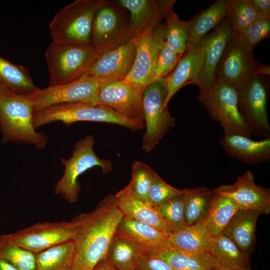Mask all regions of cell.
<instances>
[{"mask_svg":"<svg viewBox=\"0 0 270 270\" xmlns=\"http://www.w3.org/2000/svg\"><path fill=\"white\" fill-rule=\"evenodd\" d=\"M123 216L112 194L106 196L92 211L75 216L72 220L76 228L72 240L75 248L74 266L92 270L106 256Z\"/></svg>","mask_w":270,"mask_h":270,"instance_id":"6da1fadb","label":"cell"},{"mask_svg":"<svg viewBox=\"0 0 270 270\" xmlns=\"http://www.w3.org/2000/svg\"><path fill=\"white\" fill-rule=\"evenodd\" d=\"M35 102L32 94L8 92L0 95V128L2 142L32 144L44 148L46 136L34 126Z\"/></svg>","mask_w":270,"mask_h":270,"instance_id":"7a4b0ae2","label":"cell"},{"mask_svg":"<svg viewBox=\"0 0 270 270\" xmlns=\"http://www.w3.org/2000/svg\"><path fill=\"white\" fill-rule=\"evenodd\" d=\"M97 56L92 44H78L52 40L45 52L48 86L80 78L88 71Z\"/></svg>","mask_w":270,"mask_h":270,"instance_id":"3957f363","label":"cell"},{"mask_svg":"<svg viewBox=\"0 0 270 270\" xmlns=\"http://www.w3.org/2000/svg\"><path fill=\"white\" fill-rule=\"evenodd\" d=\"M56 122L66 125L78 122L110 123L133 131L140 130L144 126V122L122 116L108 107L84 102L50 106L36 113L33 120L36 129Z\"/></svg>","mask_w":270,"mask_h":270,"instance_id":"277c9868","label":"cell"},{"mask_svg":"<svg viewBox=\"0 0 270 270\" xmlns=\"http://www.w3.org/2000/svg\"><path fill=\"white\" fill-rule=\"evenodd\" d=\"M197 100L214 120L218 122L224 136L239 134L252 138L250 130L240 112L238 90L228 84L216 82L200 90Z\"/></svg>","mask_w":270,"mask_h":270,"instance_id":"5b68a950","label":"cell"},{"mask_svg":"<svg viewBox=\"0 0 270 270\" xmlns=\"http://www.w3.org/2000/svg\"><path fill=\"white\" fill-rule=\"evenodd\" d=\"M105 0H76L66 5L49 24L52 40L78 44H92V22Z\"/></svg>","mask_w":270,"mask_h":270,"instance_id":"8992f818","label":"cell"},{"mask_svg":"<svg viewBox=\"0 0 270 270\" xmlns=\"http://www.w3.org/2000/svg\"><path fill=\"white\" fill-rule=\"evenodd\" d=\"M94 143L92 135L86 136L76 143L70 158L60 159L64 172L54 192L68 202L74 203L78 199L80 186L78 179L82 174L94 166L100 167L104 174L112 170L111 162L96 154L93 148Z\"/></svg>","mask_w":270,"mask_h":270,"instance_id":"52a82bcc","label":"cell"},{"mask_svg":"<svg viewBox=\"0 0 270 270\" xmlns=\"http://www.w3.org/2000/svg\"><path fill=\"white\" fill-rule=\"evenodd\" d=\"M168 93L166 78L151 82L144 88L142 108L146 131L142 137V149L151 151L174 126L175 119L168 107L164 106Z\"/></svg>","mask_w":270,"mask_h":270,"instance_id":"ba28073f","label":"cell"},{"mask_svg":"<svg viewBox=\"0 0 270 270\" xmlns=\"http://www.w3.org/2000/svg\"><path fill=\"white\" fill-rule=\"evenodd\" d=\"M116 1L105 0L94 18L91 41L97 56L130 39V17Z\"/></svg>","mask_w":270,"mask_h":270,"instance_id":"9c48e42d","label":"cell"},{"mask_svg":"<svg viewBox=\"0 0 270 270\" xmlns=\"http://www.w3.org/2000/svg\"><path fill=\"white\" fill-rule=\"evenodd\" d=\"M114 80L93 76H82L64 84L38 88L32 95L35 114L51 106L78 102L96 104L100 86Z\"/></svg>","mask_w":270,"mask_h":270,"instance_id":"30bf717a","label":"cell"},{"mask_svg":"<svg viewBox=\"0 0 270 270\" xmlns=\"http://www.w3.org/2000/svg\"><path fill=\"white\" fill-rule=\"evenodd\" d=\"M268 96V84L262 75L253 76L238 90L240 112L251 134L263 138L270 136Z\"/></svg>","mask_w":270,"mask_h":270,"instance_id":"8fae6325","label":"cell"},{"mask_svg":"<svg viewBox=\"0 0 270 270\" xmlns=\"http://www.w3.org/2000/svg\"><path fill=\"white\" fill-rule=\"evenodd\" d=\"M259 64L252 50L234 32L218 64L216 81L231 84L239 90L256 75Z\"/></svg>","mask_w":270,"mask_h":270,"instance_id":"7c38bea8","label":"cell"},{"mask_svg":"<svg viewBox=\"0 0 270 270\" xmlns=\"http://www.w3.org/2000/svg\"><path fill=\"white\" fill-rule=\"evenodd\" d=\"M76 228L64 220L38 222L12 234L20 247L35 254L56 246L72 241Z\"/></svg>","mask_w":270,"mask_h":270,"instance_id":"4fadbf2b","label":"cell"},{"mask_svg":"<svg viewBox=\"0 0 270 270\" xmlns=\"http://www.w3.org/2000/svg\"><path fill=\"white\" fill-rule=\"evenodd\" d=\"M165 24L160 22L148 33L136 41V55L132 66L122 80L144 88L150 84L160 48L165 41Z\"/></svg>","mask_w":270,"mask_h":270,"instance_id":"5bb4252c","label":"cell"},{"mask_svg":"<svg viewBox=\"0 0 270 270\" xmlns=\"http://www.w3.org/2000/svg\"><path fill=\"white\" fill-rule=\"evenodd\" d=\"M144 88L122 80L108 82L100 88L95 104L108 107L122 116L144 122Z\"/></svg>","mask_w":270,"mask_h":270,"instance_id":"9a60e30c","label":"cell"},{"mask_svg":"<svg viewBox=\"0 0 270 270\" xmlns=\"http://www.w3.org/2000/svg\"><path fill=\"white\" fill-rule=\"evenodd\" d=\"M214 190L232 200L239 209L256 210L264 214L270 212V189L256 184L250 170L239 176L233 184L220 186Z\"/></svg>","mask_w":270,"mask_h":270,"instance_id":"2e32d148","label":"cell"},{"mask_svg":"<svg viewBox=\"0 0 270 270\" xmlns=\"http://www.w3.org/2000/svg\"><path fill=\"white\" fill-rule=\"evenodd\" d=\"M234 34L229 18L202 40L204 58L201 70L194 84L204 90L216 83V69L226 47Z\"/></svg>","mask_w":270,"mask_h":270,"instance_id":"e0dca14e","label":"cell"},{"mask_svg":"<svg viewBox=\"0 0 270 270\" xmlns=\"http://www.w3.org/2000/svg\"><path fill=\"white\" fill-rule=\"evenodd\" d=\"M118 3L130 13V39L137 40L151 32L164 18L174 0H118Z\"/></svg>","mask_w":270,"mask_h":270,"instance_id":"ac0fdd59","label":"cell"},{"mask_svg":"<svg viewBox=\"0 0 270 270\" xmlns=\"http://www.w3.org/2000/svg\"><path fill=\"white\" fill-rule=\"evenodd\" d=\"M136 49V41L130 39L120 46L97 56L82 76L122 80L132 66Z\"/></svg>","mask_w":270,"mask_h":270,"instance_id":"d6986e66","label":"cell"},{"mask_svg":"<svg viewBox=\"0 0 270 270\" xmlns=\"http://www.w3.org/2000/svg\"><path fill=\"white\" fill-rule=\"evenodd\" d=\"M204 48L201 41L196 46H186L172 71L166 77L168 93L164 106L175 94L183 86L194 84L202 66Z\"/></svg>","mask_w":270,"mask_h":270,"instance_id":"ffe728a7","label":"cell"},{"mask_svg":"<svg viewBox=\"0 0 270 270\" xmlns=\"http://www.w3.org/2000/svg\"><path fill=\"white\" fill-rule=\"evenodd\" d=\"M220 144L229 156L246 164H254L270 160V138L260 140L239 134L224 136Z\"/></svg>","mask_w":270,"mask_h":270,"instance_id":"44dd1931","label":"cell"},{"mask_svg":"<svg viewBox=\"0 0 270 270\" xmlns=\"http://www.w3.org/2000/svg\"><path fill=\"white\" fill-rule=\"evenodd\" d=\"M232 0H217L188 21L187 46H196L230 17Z\"/></svg>","mask_w":270,"mask_h":270,"instance_id":"7402d4cb","label":"cell"},{"mask_svg":"<svg viewBox=\"0 0 270 270\" xmlns=\"http://www.w3.org/2000/svg\"><path fill=\"white\" fill-rule=\"evenodd\" d=\"M114 196L124 216L146 224L159 230L168 232L166 224L161 216L158 207L152 204L148 201H142L134 196L128 184Z\"/></svg>","mask_w":270,"mask_h":270,"instance_id":"603a6c76","label":"cell"},{"mask_svg":"<svg viewBox=\"0 0 270 270\" xmlns=\"http://www.w3.org/2000/svg\"><path fill=\"white\" fill-rule=\"evenodd\" d=\"M210 238L200 221L170 233L168 246L189 254L210 260L219 266L210 252Z\"/></svg>","mask_w":270,"mask_h":270,"instance_id":"cb8c5ba5","label":"cell"},{"mask_svg":"<svg viewBox=\"0 0 270 270\" xmlns=\"http://www.w3.org/2000/svg\"><path fill=\"white\" fill-rule=\"evenodd\" d=\"M261 214L256 210L238 209L222 233L249 254L254 248L256 222Z\"/></svg>","mask_w":270,"mask_h":270,"instance_id":"d4e9b609","label":"cell"},{"mask_svg":"<svg viewBox=\"0 0 270 270\" xmlns=\"http://www.w3.org/2000/svg\"><path fill=\"white\" fill-rule=\"evenodd\" d=\"M116 233L131 239L145 252L154 251L169 245V233L125 216H123L119 224Z\"/></svg>","mask_w":270,"mask_h":270,"instance_id":"484cf974","label":"cell"},{"mask_svg":"<svg viewBox=\"0 0 270 270\" xmlns=\"http://www.w3.org/2000/svg\"><path fill=\"white\" fill-rule=\"evenodd\" d=\"M210 250L220 268L239 269L250 267L249 254L242 251L222 233L210 238Z\"/></svg>","mask_w":270,"mask_h":270,"instance_id":"4316f807","label":"cell"},{"mask_svg":"<svg viewBox=\"0 0 270 270\" xmlns=\"http://www.w3.org/2000/svg\"><path fill=\"white\" fill-rule=\"evenodd\" d=\"M144 249L128 238L116 233L106 258L118 270H134Z\"/></svg>","mask_w":270,"mask_h":270,"instance_id":"83f0119b","label":"cell"},{"mask_svg":"<svg viewBox=\"0 0 270 270\" xmlns=\"http://www.w3.org/2000/svg\"><path fill=\"white\" fill-rule=\"evenodd\" d=\"M238 209L232 200L214 192L208 213L200 221L202 226L210 237L217 236Z\"/></svg>","mask_w":270,"mask_h":270,"instance_id":"f1b7e54d","label":"cell"},{"mask_svg":"<svg viewBox=\"0 0 270 270\" xmlns=\"http://www.w3.org/2000/svg\"><path fill=\"white\" fill-rule=\"evenodd\" d=\"M0 84L10 92L18 94L31 95L38 88L28 69L0 56Z\"/></svg>","mask_w":270,"mask_h":270,"instance_id":"f546056e","label":"cell"},{"mask_svg":"<svg viewBox=\"0 0 270 270\" xmlns=\"http://www.w3.org/2000/svg\"><path fill=\"white\" fill-rule=\"evenodd\" d=\"M182 191L187 224H194L203 220L208 213L214 196V190L198 187L186 188Z\"/></svg>","mask_w":270,"mask_h":270,"instance_id":"4dcf8cb0","label":"cell"},{"mask_svg":"<svg viewBox=\"0 0 270 270\" xmlns=\"http://www.w3.org/2000/svg\"><path fill=\"white\" fill-rule=\"evenodd\" d=\"M74 256L72 240L56 246L36 254L35 270H72Z\"/></svg>","mask_w":270,"mask_h":270,"instance_id":"1f68e13d","label":"cell"},{"mask_svg":"<svg viewBox=\"0 0 270 270\" xmlns=\"http://www.w3.org/2000/svg\"><path fill=\"white\" fill-rule=\"evenodd\" d=\"M148 252L165 260L174 270H215L220 268L213 261L189 254L168 246Z\"/></svg>","mask_w":270,"mask_h":270,"instance_id":"d6a6232c","label":"cell"},{"mask_svg":"<svg viewBox=\"0 0 270 270\" xmlns=\"http://www.w3.org/2000/svg\"><path fill=\"white\" fill-rule=\"evenodd\" d=\"M0 258L18 270H36V254L17 244L12 234L0 236Z\"/></svg>","mask_w":270,"mask_h":270,"instance_id":"836d02e7","label":"cell"},{"mask_svg":"<svg viewBox=\"0 0 270 270\" xmlns=\"http://www.w3.org/2000/svg\"><path fill=\"white\" fill-rule=\"evenodd\" d=\"M166 20L165 42L168 46L182 55L185 52L188 42V22L179 18L173 10V6L166 12Z\"/></svg>","mask_w":270,"mask_h":270,"instance_id":"e575fe53","label":"cell"},{"mask_svg":"<svg viewBox=\"0 0 270 270\" xmlns=\"http://www.w3.org/2000/svg\"><path fill=\"white\" fill-rule=\"evenodd\" d=\"M155 172L147 164L135 161L132 164V178L130 183V190L138 200L148 201V194Z\"/></svg>","mask_w":270,"mask_h":270,"instance_id":"d590c367","label":"cell"},{"mask_svg":"<svg viewBox=\"0 0 270 270\" xmlns=\"http://www.w3.org/2000/svg\"><path fill=\"white\" fill-rule=\"evenodd\" d=\"M259 17L251 0H232L229 18L234 33L242 32Z\"/></svg>","mask_w":270,"mask_h":270,"instance_id":"8d00e7d4","label":"cell"},{"mask_svg":"<svg viewBox=\"0 0 270 270\" xmlns=\"http://www.w3.org/2000/svg\"><path fill=\"white\" fill-rule=\"evenodd\" d=\"M167 225L168 232L172 233L187 226L182 194L158 206Z\"/></svg>","mask_w":270,"mask_h":270,"instance_id":"74e56055","label":"cell"},{"mask_svg":"<svg viewBox=\"0 0 270 270\" xmlns=\"http://www.w3.org/2000/svg\"><path fill=\"white\" fill-rule=\"evenodd\" d=\"M181 56L168 46L164 41L158 55L150 84L166 78L174 68Z\"/></svg>","mask_w":270,"mask_h":270,"instance_id":"f35d334b","label":"cell"},{"mask_svg":"<svg viewBox=\"0 0 270 270\" xmlns=\"http://www.w3.org/2000/svg\"><path fill=\"white\" fill-rule=\"evenodd\" d=\"M182 193V190L170 186L154 172L148 194V200L152 204L158 206L180 195Z\"/></svg>","mask_w":270,"mask_h":270,"instance_id":"ab89813d","label":"cell"},{"mask_svg":"<svg viewBox=\"0 0 270 270\" xmlns=\"http://www.w3.org/2000/svg\"><path fill=\"white\" fill-rule=\"evenodd\" d=\"M236 34L252 50L258 43L270 37V19L259 17L243 32Z\"/></svg>","mask_w":270,"mask_h":270,"instance_id":"60d3db41","label":"cell"},{"mask_svg":"<svg viewBox=\"0 0 270 270\" xmlns=\"http://www.w3.org/2000/svg\"><path fill=\"white\" fill-rule=\"evenodd\" d=\"M136 270H174L165 260L152 252H145L139 258Z\"/></svg>","mask_w":270,"mask_h":270,"instance_id":"b9f144b4","label":"cell"},{"mask_svg":"<svg viewBox=\"0 0 270 270\" xmlns=\"http://www.w3.org/2000/svg\"><path fill=\"white\" fill-rule=\"evenodd\" d=\"M258 10L260 17L270 19V0H251Z\"/></svg>","mask_w":270,"mask_h":270,"instance_id":"7bdbcfd3","label":"cell"},{"mask_svg":"<svg viewBox=\"0 0 270 270\" xmlns=\"http://www.w3.org/2000/svg\"><path fill=\"white\" fill-rule=\"evenodd\" d=\"M92 270H118L109 261L106 256L100 261Z\"/></svg>","mask_w":270,"mask_h":270,"instance_id":"ee69618b","label":"cell"},{"mask_svg":"<svg viewBox=\"0 0 270 270\" xmlns=\"http://www.w3.org/2000/svg\"><path fill=\"white\" fill-rule=\"evenodd\" d=\"M270 66L269 65L259 64L256 70V75H266L270 76Z\"/></svg>","mask_w":270,"mask_h":270,"instance_id":"f6af8a7d","label":"cell"},{"mask_svg":"<svg viewBox=\"0 0 270 270\" xmlns=\"http://www.w3.org/2000/svg\"><path fill=\"white\" fill-rule=\"evenodd\" d=\"M0 270H18L0 258Z\"/></svg>","mask_w":270,"mask_h":270,"instance_id":"bcb514c9","label":"cell"},{"mask_svg":"<svg viewBox=\"0 0 270 270\" xmlns=\"http://www.w3.org/2000/svg\"><path fill=\"white\" fill-rule=\"evenodd\" d=\"M8 92H10L0 84V95Z\"/></svg>","mask_w":270,"mask_h":270,"instance_id":"7dc6e473","label":"cell"},{"mask_svg":"<svg viewBox=\"0 0 270 270\" xmlns=\"http://www.w3.org/2000/svg\"><path fill=\"white\" fill-rule=\"evenodd\" d=\"M215 270H251V269L250 268V267H248V268H239V269H228V268H220Z\"/></svg>","mask_w":270,"mask_h":270,"instance_id":"c3c4849f","label":"cell"},{"mask_svg":"<svg viewBox=\"0 0 270 270\" xmlns=\"http://www.w3.org/2000/svg\"><path fill=\"white\" fill-rule=\"evenodd\" d=\"M72 270H82L73 266V267Z\"/></svg>","mask_w":270,"mask_h":270,"instance_id":"681fc988","label":"cell"},{"mask_svg":"<svg viewBox=\"0 0 270 270\" xmlns=\"http://www.w3.org/2000/svg\"></svg>","mask_w":270,"mask_h":270,"instance_id":"f907efd6","label":"cell"}]
</instances>
